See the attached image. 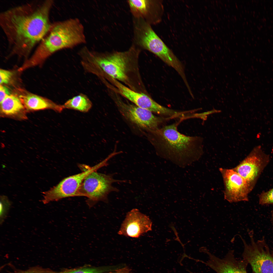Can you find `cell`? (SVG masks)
I'll list each match as a JSON object with an SVG mask.
<instances>
[{
    "label": "cell",
    "mask_w": 273,
    "mask_h": 273,
    "mask_svg": "<svg viewBox=\"0 0 273 273\" xmlns=\"http://www.w3.org/2000/svg\"><path fill=\"white\" fill-rule=\"evenodd\" d=\"M53 0L35 1L10 8L0 14V25L11 55L27 57L51 28Z\"/></svg>",
    "instance_id": "1"
},
{
    "label": "cell",
    "mask_w": 273,
    "mask_h": 273,
    "mask_svg": "<svg viewBox=\"0 0 273 273\" xmlns=\"http://www.w3.org/2000/svg\"><path fill=\"white\" fill-rule=\"evenodd\" d=\"M184 119H179L173 123L149 131L157 155L181 167L198 160L203 153L202 138L187 136L178 131V126Z\"/></svg>",
    "instance_id": "2"
},
{
    "label": "cell",
    "mask_w": 273,
    "mask_h": 273,
    "mask_svg": "<svg viewBox=\"0 0 273 273\" xmlns=\"http://www.w3.org/2000/svg\"><path fill=\"white\" fill-rule=\"evenodd\" d=\"M141 50L133 43L124 52L98 53L83 48L79 52L81 63L86 72L98 77L107 75L127 83L130 63L136 59Z\"/></svg>",
    "instance_id": "3"
},
{
    "label": "cell",
    "mask_w": 273,
    "mask_h": 273,
    "mask_svg": "<svg viewBox=\"0 0 273 273\" xmlns=\"http://www.w3.org/2000/svg\"><path fill=\"white\" fill-rule=\"evenodd\" d=\"M83 25L77 18H72L52 24L36 49L37 56L46 60L60 50L73 48L84 43L86 38Z\"/></svg>",
    "instance_id": "4"
},
{
    "label": "cell",
    "mask_w": 273,
    "mask_h": 273,
    "mask_svg": "<svg viewBox=\"0 0 273 273\" xmlns=\"http://www.w3.org/2000/svg\"><path fill=\"white\" fill-rule=\"evenodd\" d=\"M132 43L140 49L147 50L156 55L174 69L185 83L188 82L182 63L155 33L150 24L140 18H133Z\"/></svg>",
    "instance_id": "5"
},
{
    "label": "cell",
    "mask_w": 273,
    "mask_h": 273,
    "mask_svg": "<svg viewBox=\"0 0 273 273\" xmlns=\"http://www.w3.org/2000/svg\"><path fill=\"white\" fill-rule=\"evenodd\" d=\"M125 181L115 179L112 175L98 173L97 171L88 174L83 181L78 191V196L87 198L86 202L89 207L99 201L107 202L109 194L112 192H118L119 190L112 184Z\"/></svg>",
    "instance_id": "6"
},
{
    "label": "cell",
    "mask_w": 273,
    "mask_h": 273,
    "mask_svg": "<svg viewBox=\"0 0 273 273\" xmlns=\"http://www.w3.org/2000/svg\"><path fill=\"white\" fill-rule=\"evenodd\" d=\"M251 243H246L239 235L244 244L242 256L251 265L254 273H273V256L264 237L256 241L253 230L248 231Z\"/></svg>",
    "instance_id": "7"
},
{
    "label": "cell",
    "mask_w": 273,
    "mask_h": 273,
    "mask_svg": "<svg viewBox=\"0 0 273 273\" xmlns=\"http://www.w3.org/2000/svg\"><path fill=\"white\" fill-rule=\"evenodd\" d=\"M102 162L89 167L81 173L66 177L49 190L42 192L44 204L68 197L78 196V191L85 177L89 173L104 166Z\"/></svg>",
    "instance_id": "8"
},
{
    "label": "cell",
    "mask_w": 273,
    "mask_h": 273,
    "mask_svg": "<svg viewBox=\"0 0 273 273\" xmlns=\"http://www.w3.org/2000/svg\"><path fill=\"white\" fill-rule=\"evenodd\" d=\"M269 161V155L263 151L260 146H258L232 169L246 181L252 190Z\"/></svg>",
    "instance_id": "9"
},
{
    "label": "cell",
    "mask_w": 273,
    "mask_h": 273,
    "mask_svg": "<svg viewBox=\"0 0 273 273\" xmlns=\"http://www.w3.org/2000/svg\"><path fill=\"white\" fill-rule=\"evenodd\" d=\"M120 111L124 116L132 122L148 131L161 127L171 118L154 115L148 110L126 103L120 100L117 101Z\"/></svg>",
    "instance_id": "10"
},
{
    "label": "cell",
    "mask_w": 273,
    "mask_h": 273,
    "mask_svg": "<svg viewBox=\"0 0 273 273\" xmlns=\"http://www.w3.org/2000/svg\"><path fill=\"white\" fill-rule=\"evenodd\" d=\"M219 170L223 181L224 199L231 203L248 201L252 190L246 181L232 169L220 168Z\"/></svg>",
    "instance_id": "11"
},
{
    "label": "cell",
    "mask_w": 273,
    "mask_h": 273,
    "mask_svg": "<svg viewBox=\"0 0 273 273\" xmlns=\"http://www.w3.org/2000/svg\"><path fill=\"white\" fill-rule=\"evenodd\" d=\"M112 79L119 93L136 106L165 118H173L177 115V110L164 106L146 94L134 91Z\"/></svg>",
    "instance_id": "12"
},
{
    "label": "cell",
    "mask_w": 273,
    "mask_h": 273,
    "mask_svg": "<svg viewBox=\"0 0 273 273\" xmlns=\"http://www.w3.org/2000/svg\"><path fill=\"white\" fill-rule=\"evenodd\" d=\"M201 251L208 256V260L204 262L217 273H247V262L243 259H237L234 251L230 250L225 256L220 258L211 253L206 247H202Z\"/></svg>",
    "instance_id": "13"
},
{
    "label": "cell",
    "mask_w": 273,
    "mask_h": 273,
    "mask_svg": "<svg viewBox=\"0 0 273 273\" xmlns=\"http://www.w3.org/2000/svg\"><path fill=\"white\" fill-rule=\"evenodd\" d=\"M152 222L149 217L138 209L128 212L118 234L121 235L138 238L152 230Z\"/></svg>",
    "instance_id": "14"
},
{
    "label": "cell",
    "mask_w": 273,
    "mask_h": 273,
    "mask_svg": "<svg viewBox=\"0 0 273 273\" xmlns=\"http://www.w3.org/2000/svg\"><path fill=\"white\" fill-rule=\"evenodd\" d=\"M21 90L22 93L18 97L26 110L33 111L49 109L61 112L64 109L62 105L24 90Z\"/></svg>",
    "instance_id": "15"
},
{
    "label": "cell",
    "mask_w": 273,
    "mask_h": 273,
    "mask_svg": "<svg viewBox=\"0 0 273 273\" xmlns=\"http://www.w3.org/2000/svg\"><path fill=\"white\" fill-rule=\"evenodd\" d=\"M127 2L133 17L141 18L150 24L154 22L156 2L154 1L131 0Z\"/></svg>",
    "instance_id": "16"
},
{
    "label": "cell",
    "mask_w": 273,
    "mask_h": 273,
    "mask_svg": "<svg viewBox=\"0 0 273 273\" xmlns=\"http://www.w3.org/2000/svg\"><path fill=\"white\" fill-rule=\"evenodd\" d=\"M1 113L7 117L26 118V110L19 97L11 94L0 103Z\"/></svg>",
    "instance_id": "17"
},
{
    "label": "cell",
    "mask_w": 273,
    "mask_h": 273,
    "mask_svg": "<svg viewBox=\"0 0 273 273\" xmlns=\"http://www.w3.org/2000/svg\"><path fill=\"white\" fill-rule=\"evenodd\" d=\"M63 109H67L86 112L92 107V103L85 94L80 93L67 100L62 105Z\"/></svg>",
    "instance_id": "18"
},
{
    "label": "cell",
    "mask_w": 273,
    "mask_h": 273,
    "mask_svg": "<svg viewBox=\"0 0 273 273\" xmlns=\"http://www.w3.org/2000/svg\"><path fill=\"white\" fill-rule=\"evenodd\" d=\"M11 205L7 197L2 196L0 201V223H2L5 218Z\"/></svg>",
    "instance_id": "19"
},
{
    "label": "cell",
    "mask_w": 273,
    "mask_h": 273,
    "mask_svg": "<svg viewBox=\"0 0 273 273\" xmlns=\"http://www.w3.org/2000/svg\"><path fill=\"white\" fill-rule=\"evenodd\" d=\"M259 202L261 205L273 204V188L259 195Z\"/></svg>",
    "instance_id": "20"
},
{
    "label": "cell",
    "mask_w": 273,
    "mask_h": 273,
    "mask_svg": "<svg viewBox=\"0 0 273 273\" xmlns=\"http://www.w3.org/2000/svg\"><path fill=\"white\" fill-rule=\"evenodd\" d=\"M13 75L11 71L3 69L0 70V83L1 85L8 84L10 82Z\"/></svg>",
    "instance_id": "21"
},
{
    "label": "cell",
    "mask_w": 273,
    "mask_h": 273,
    "mask_svg": "<svg viewBox=\"0 0 273 273\" xmlns=\"http://www.w3.org/2000/svg\"><path fill=\"white\" fill-rule=\"evenodd\" d=\"M67 273H102L99 269L94 268H86L75 269Z\"/></svg>",
    "instance_id": "22"
},
{
    "label": "cell",
    "mask_w": 273,
    "mask_h": 273,
    "mask_svg": "<svg viewBox=\"0 0 273 273\" xmlns=\"http://www.w3.org/2000/svg\"><path fill=\"white\" fill-rule=\"evenodd\" d=\"M50 272L48 269L40 267H34L25 270L21 271L18 273H46Z\"/></svg>",
    "instance_id": "23"
},
{
    "label": "cell",
    "mask_w": 273,
    "mask_h": 273,
    "mask_svg": "<svg viewBox=\"0 0 273 273\" xmlns=\"http://www.w3.org/2000/svg\"><path fill=\"white\" fill-rule=\"evenodd\" d=\"M8 88L3 85H0V102L1 103L5 98L10 95Z\"/></svg>",
    "instance_id": "24"
},
{
    "label": "cell",
    "mask_w": 273,
    "mask_h": 273,
    "mask_svg": "<svg viewBox=\"0 0 273 273\" xmlns=\"http://www.w3.org/2000/svg\"><path fill=\"white\" fill-rule=\"evenodd\" d=\"M271 220L272 224L273 225V211H272L271 212Z\"/></svg>",
    "instance_id": "25"
},
{
    "label": "cell",
    "mask_w": 273,
    "mask_h": 273,
    "mask_svg": "<svg viewBox=\"0 0 273 273\" xmlns=\"http://www.w3.org/2000/svg\"><path fill=\"white\" fill-rule=\"evenodd\" d=\"M271 253L272 255V256H273V250L271 251Z\"/></svg>",
    "instance_id": "26"
},
{
    "label": "cell",
    "mask_w": 273,
    "mask_h": 273,
    "mask_svg": "<svg viewBox=\"0 0 273 273\" xmlns=\"http://www.w3.org/2000/svg\"><path fill=\"white\" fill-rule=\"evenodd\" d=\"M53 273V272H47V273Z\"/></svg>",
    "instance_id": "27"
}]
</instances>
